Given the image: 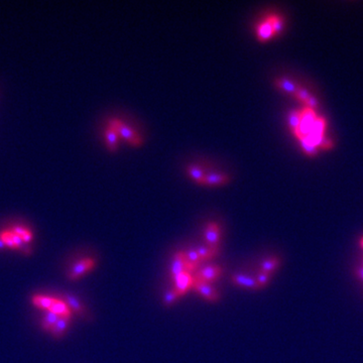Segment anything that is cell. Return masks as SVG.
<instances>
[{
  "label": "cell",
  "instance_id": "obj_1",
  "mask_svg": "<svg viewBox=\"0 0 363 363\" xmlns=\"http://www.w3.org/2000/svg\"><path fill=\"white\" fill-rule=\"evenodd\" d=\"M108 126L113 128L116 133H117L118 136L122 139L126 140L128 143H130L134 147H139L142 143V139L140 135L135 132L134 128L126 125L124 122L117 118H113L108 121Z\"/></svg>",
  "mask_w": 363,
  "mask_h": 363
},
{
  "label": "cell",
  "instance_id": "obj_2",
  "mask_svg": "<svg viewBox=\"0 0 363 363\" xmlns=\"http://www.w3.org/2000/svg\"><path fill=\"white\" fill-rule=\"evenodd\" d=\"M317 116L318 115L313 109L305 107L301 110V123L297 134H295V136L298 139L302 137H306L311 134Z\"/></svg>",
  "mask_w": 363,
  "mask_h": 363
},
{
  "label": "cell",
  "instance_id": "obj_3",
  "mask_svg": "<svg viewBox=\"0 0 363 363\" xmlns=\"http://www.w3.org/2000/svg\"><path fill=\"white\" fill-rule=\"evenodd\" d=\"M222 273H223V268L220 266L210 265V266L200 267L193 275H194L195 280L211 284L219 279L222 275Z\"/></svg>",
  "mask_w": 363,
  "mask_h": 363
},
{
  "label": "cell",
  "instance_id": "obj_4",
  "mask_svg": "<svg viewBox=\"0 0 363 363\" xmlns=\"http://www.w3.org/2000/svg\"><path fill=\"white\" fill-rule=\"evenodd\" d=\"M96 266V260L93 258H85L82 259L76 265L72 267L70 271L68 272V278L71 281H77L87 272L92 270Z\"/></svg>",
  "mask_w": 363,
  "mask_h": 363
},
{
  "label": "cell",
  "instance_id": "obj_5",
  "mask_svg": "<svg viewBox=\"0 0 363 363\" xmlns=\"http://www.w3.org/2000/svg\"><path fill=\"white\" fill-rule=\"evenodd\" d=\"M193 289L197 292L201 297L204 298L209 302H218L220 300V295L216 292V289L212 287L211 284L201 282L194 279Z\"/></svg>",
  "mask_w": 363,
  "mask_h": 363
},
{
  "label": "cell",
  "instance_id": "obj_6",
  "mask_svg": "<svg viewBox=\"0 0 363 363\" xmlns=\"http://www.w3.org/2000/svg\"><path fill=\"white\" fill-rule=\"evenodd\" d=\"M193 283H194V275L188 271L183 272L182 274L178 275L177 278L173 279L175 289L180 297L185 296L189 290L193 288Z\"/></svg>",
  "mask_w": 363,
  "mask_h": 363
},
{
  "label": "cell",
  "instance_id": "obj_7",
  "mask_svg": "<svg viewBox=\"0 0 363 363\" xmlns=\"http://www.w3.org/2000/svg\"><path fill=\"white\" fill-rule=\"evenodd\" d=\"M220 226L216 222H211L207 225L205 229V241L207 246L211 248H218V245L220 243Z\"/></svg>",
  "mask_w": 363,
  "mask_h": 363
},
{
  "label": "cell",
  "instance_id": "obj_8",
  "mask_svg": "<svg viewBox=\"0 0 363 363\" xmlns=\"http://www.w3.org/2000/svg\"><path fill=\"white\" fill-rule=\"evenodd\" d=\"M185 271H187L186 255L184 251H180L177 252L172 257L171 265V277L173 280Z\"/></svg>",
  "mask_w": 363,
  "mask_h": 363
},
{
  "label": "cell",
  "instance_id": "obj_9",
  "mask_svg": "<svg viewBox=\"0 0 363 363\" xmlns=\"http://www.w3.org/2000/svg\"><path fill=\"white\" fill-rule=\"evenodd\" d=\"M256 37L259 41H267L275 37L272 24L267 17L263 21H260L256 26Z\"/></svg>",
  "mask_w": 363,
  "mask_h": 363
},
{
  "label": "cell",
  "instance_id": "obj_10",
  "mask_svg": "<svg viewBox=\"0 0 363 363\" xmlns=\"http://www.w3.org/2000/svg\"><path fill=\"white\" fill-rule=\"evenodd\" d=\"M228 182H229V177L225 175V173L212 172V173H208V175H205L201 185L214 187V186L226 185Z\"/></svg>",
  "mask_w": 363,
  "mask_h": 363
},
{
  "label": "cell",
  "instance_id": "obj_11",
  "mask_svg": "<svg viewBox=\"0 0 363 363\" xmlns=\"http://www.w3.org/2000/svg\"><path fill=\"white\" fill-rule=\"evenodd\" d=\"M231 281H232V283H233V284H235V285H237L239 287H242L252 288V289H259L256 281L254 279H252L251 277H248V275L243 274V273L232 274Z\"/></svg>",
  "mask_w": 363,
  "mask_h": 363
},
{
  "label": "cell",
  "instance_id": "obj_12",
  "mask_svg": "<svg viewBox=\"0 0 363 363\" xmlns=\"http://www.w3.org/2000/svg\"><path fill=\"white\" fill-rule=\"evenodd\" d=\"M51 312H53L54 314H56L57 316H59L60 318H67V319H71V309L69 308L68 305L66 304V302L62 301V300H59V299H56L52 308L50 309Z\"/></svg>",
  "mask_w": 363,
  "mask_h": 363
},
{
  "label": "cell",
  "instance_id": "obj_13",
  "mask_svg": "<svg viewBox=\"0 0 363 363\" xmlns=\"http://www.w3.org/2000/svg\"><path fill=\"white\" fill-rule=\"evenodd\" d=\"M56 299L52 298V297H48V296H41V295H36L33 297L32 299V303L34 304V306H36L37 308L38 309H41V310H46V311H50V309L52 308L53 304L55 302Z\"/></svg>",
  "mask_w": 363,
  "mask_h": 363
},
{
  "label": "cell",
  "instance_id": "obj_14",
  "mask_svg": "<svg viewBox=\"0 0 363 363\" xmlns=\"http://www.w3.org/2000/svg\"><path fill=\"white\" fill-rule=\"evenodd\" d=\"M104 135H105L107 148L111 152H115L118 148V138H119V136H118L117 133H116L115 130L113 128H111L110 126H107L106 129H105V132H104Z\"/></svg>",
  "mask_w": 363,
  "mask_h": 363
},
{
  "label": "cell",
  "instance_id": "obj_15",
  "mask_svg": "<svg viewBox=\"0 0 363 363\" xmlns=\"http://www.w3.org/2000/svg\"><path fill=\"white\" fill-rule=\"evenodd\" d=\"M69 323H70V319L60 318L59 320H57V322L55 324V326L52 328V330L50 331L52 333V335L57 339L63 337L69 327Z\"/></svg>",
  "mask_w": 363,
  "mask_h": 363
},
{
  "label": "cell",
  "instance_id": "obj_16",
  "mask_svg": "<svg viewBox=\"0 0 363 363\" xmlns=\"http://www.w3.org/2000/svg\"><path fill=\"white\" fill-rule=\"evenodd\" d=\"M65 302H66V304L69 306V308L71 310L74 311L75 313H77V314H79L81 316L85 315V307H84V305L74 295L66 294L65 295Z\"/></svg>",
  "mask_w": 363,
  "mask_h": 363
},
{
  "label": "cell",
  "instance_id": "obj_17",
  "mask_svg": "<svg viewBox=\"0 0 363 363\" xmlns=\"http://www.w3.org/2000/svg\"><path fill=\"white\" fill-rule=\"evenodd\" d=\"M274 84L275 86L278 87L279 89L283 90L284 92L286 93H288V94H294L297 92L299 87L293 82L290 81L287 78H280V79H277L274 81Z\"/></svg>",
  "mask_w": 363,
  "mask_h": 363
},
{
  "label": "cell",
  "instance_id": "obj_18",
  "mask_svg": "<svg viewBox=\"0 0 363 363\" xmlns=\"http://www.w3.org/2000/svg\"><path fill=\"white\" fill-rule=\"evenodd\" d=\"M280 266H281L280 258L272 256V257L265 259L263 263L260 264V271L271 274L275 269L279 268Z\"/></svg>",
  "mask_w": 363,
  "mask_h": 363
},
{
  "label": "cell",
  "instance_id": "obj_19",
  "mask_svg": "<svg viewBox=\"0 0 363 363\" xmlns=\"http://www.w3.org/2000/svg\"><path fill=\"white\" fill-rule=\"evenodd\" d=\"M187 172H188L189 177H190L193 181H195L197 184L201 185L203 179H204L205 177V172H203V170L200 167L196 165H190L187 168Z\"/></svg>",
  "mask_w": 363,
  "mask_h": 363
},
{
  "label": "cell",
  "instance_id": "obj_20",
  "mask_svg": "<svg viewBox=\"0 0 363 363\" xmlns=\"http://www.w3.org/2000/svg\"><path fill=\"white\" fill-rule=\"evenodd\" d=\"M201 261H205L208 259H211L215 257L218 252H219V249L218 248H211L209 246H199V248H196Z\"/></svg>",
  "mask_w": 363,
  "mask_h": 363
},
{
  "label": "cell",
  "instance_id": "obj_21",
  "mask_svg": "<svg viewBox=\"0 0 363 363\" xmlns=\"http://www.w3.org/2000/svg\"><path fill=\"white\" fill-rule=\"evenodd\" d=\"M287 121H288L290 130H292L294 134H296L299 129L300 123H301V110L290 111L288 114Z\"/></svg>",
  "mask_w": 363,
  "mask_h": 363
},
{
  "label": "cell",
  "instance_id": "obj_22",
  "mask_svg": "<svg viewBox=\"0 0 363 363\" xmlns=\"http://www.w3.org/2000/svg\"><path fill=\"white\" fill-rule=\"evenodd\" d=\"M11 231L13 232L14 234H17L18 236H19L25 244H28L30 242H32V240L34 239V235H33L32 232L28 229L22 227V226H19V225L13 226Z\"/></svg>",
  "mask_w": 363,
  "mask_h": 363
},
{
  "label": "cell",
  "instance_id": "obj_23",
  "mask_svg": "<svg viewBox=\"0 0 363 363\" xmlns=\"http://www.w3.org/2000/svg\"><path fill=\"white\" fill-rule=\"evenodd\" d=\"M59 319H60L59 316H57L51 311H47L45 314V317H43L42 323H41L42 329H45L46 331H51Z\"/></svg>",
  "mask_w": 363,
  "mask_h": 363
},
{
  "label": "cell",
  "instance_id": "obj_24",
  "mask_svg": "<svg viewBox=\"0 0 363 363\" xmlns=\"http://www.w3.org/2000/svg\"><path fill=\"white\" fill-rule=\"evenodd\" d=\"M181 297L178 295V293L176 292L175 288L172 289H169L168 292L165 294L164 296V304L165 306H172V304H175Z\"/></svg>",
  "mask_w": 363,
  "mask_h": 363
},
{
  "label": "cell",
  "instance_id": "obj_25",
  "mask_svg": "<svg viewBox=\"0 0 363 363\" xmlns=\"http://www.w3.org/2000/svg\"><path fill=\"white\" fill-rule=\"evenodd\" d=\"M299 140H300L302 149L307 154H309V155H316L317 154L318 149L316 147H314L313 144H311L308 140H306L305 138H300Z\"/></svg>",
  "mask_w": 363,
  "mask_h": 363
},
{
  "label": "cell",
  "instance_id": "obj_26",
  "mask_svg": "<svg viewBox=\"0 0 363 363\" xmlns=\"http://www.w3.org/2000/svg\"><path fill=\"white\" fill-rule=\"evenodd\" d=\"M270 278H271V274L269 273H267V272H263L260 271L259 274L257 275V279L255 280L256 283H257V286L259 288H263L265 287L270 281Z\"/></svg>",
  "mask_w": 363,
  "mask_h": 363
},
{
  "label": "cell",
  "instance_id": "obj_27",
  "mask_svg": "<svg viewBox=\"0 0 363 363\" xmlns=\"http://www.w3.org/2000/svg\"><path fill=\"white\" fill-rule=\"evenodd\" d=\"M310 96H311V94L306 89L302 88V87H299L297 92L295 93V97H297V99H299L301 102H303L304 104L309 99Z\"/></svg>",
  "mask_w": 363,
  "mask_h": 363
},
{
  "label": "cell",
  "instance_id": "obj_28",
  "mask_svg": "<svg viewBox=\"0 0 363 363\" xmlns=\"http://www.w3.org/2000/svg\"><path fill=\"white\" fill-rule=\"evenodd\" d=\"M305 105H306L307 108H310V109H313L314 110L318 106V101H317V99L314 96L311 95L309 97V99L306 101V102H305Z\"/></svg>",
  "mask_w": 363,
  "mask_h": 363
},
{
  "label": "cell",
  "instance_id": "obj_29",
  "mask_svg": "<svg viewBox=\"0 0 363 363\" xmlns=\"http://www.w3.org/2000/svg\"><path fill=\"white\" fill-rule=\"evenodd\" d=\"M23 254H31L32 253V248L28 246V244H24L22 248L19 249Z\"/></svg>",
  "mask_w": 363,
  "mask_h": 363
},
{
  "label": "cell",
  "instance_id": "obj_30",
  "mask_svg": "<svg viewBox=\"0 0 363 363\" xmlns=\"http://www.w3.org/2000/svg\"><path fill=\"white\" fill-rule=\"evenodd\" d=\"M356 274H357V277H358V278H360L361 280H363V267L357 269Z\"/></svg>",
  "mask_w": 363,
  "mask_h": 363
},
{
  "label": "cell",
  "instance_id": "obj_31",
  "mask_svg": "<svg viewBox=\"0 0 363 363\" xmlns=\"http://www.w3.org/2000/svg\"><path fill=\"white\" fill-rule=\"evenodd\" d=\"M4 248H5V244H4L3 240L0 238V250H2Z\"/></svg>",
  "mask_w": 363,
  "mask_h": 363
},
{
  "label": "cell",
  "instance_id": "obj_32",
  "mask_svg": "<svg viewBox=\"0 0 363 363\" xmlns=\"http://www.w3.org/2000/svg\"><path fill=\"white\" fill-rule=\"evenodd\" d=\"M360 246L363 248V238H361V240H360Z\"/></svg>",
  "mask_w": 363,
  "mask_h": 363
}]
</instances>
